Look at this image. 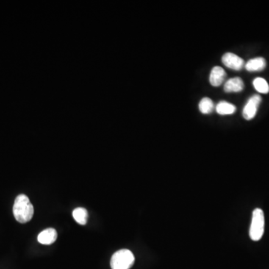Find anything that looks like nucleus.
I'll list each match as a JSON object with an SVG mask.
<instances>
[{
	"label": "nucleus",
	"mask_w": 269,
	"mask_h": 269,
	"mask_svg": "<svg viewBox=\"0 0 269 269\" xmlns=\"http://www.w3.org/2000/svg\"><path fill=\"white\" fill-rule=\"evenodd\" d=\"M14 216L21 223L30 221L34 215V207L29 198L25 195H20L15 199L13 206Z\"/></svg>",
	"instance_id": "1"
},
{
	"label": "nucleus",
	"mask_w": 269,
	"mask_h": 269,
	"mask_svg": "<svg viewBox=\"0 0 269 269\" xmlns=\"http://www.w3.org/2000/svg\"><path fill=\"white\" fill-rule=\"evenodd\" d=\"M133 253L129 250L122 249L112 255L110 265L112 269H129L133 265Z\"/></svg>",
	"instance_id": "2"
},
{
	"label": "nucleus",
	"mask_w": 269,
	"mask_h": 269,
	"mask_svg": "<svg viewBox=\"0 0 269 269\" xmlns=\"http://www.w3.org/2000/svg\"><path fill=\"white\" fill-rule=\"evenodd\" d=\"M265 228V218L263 211L261 209H254L253 212L252 221L250 228V237L253 241L260 240L264 234Z\"/></svg>",
	"instance_id": "3"
},
{
	"label": "nucleus",
	"mask_w": 269,
	"mask_h": 269,
	"mask_svg": "<svg viewBox=\"0 0 269 269\" xmlns=\"http://www.w3.org/2000/svg\"><path fill=\"white\" fill-rule=\"evenodd\" d=\"M261 101H262V98L259 95H255L251 97L244 107L243 112H242L244 118L249 120L254 118Z\"/></svg>",
	"instance_id": "4"
},
{
	"label": "nucleus",
	"mask_w": 269,
	"mask_h": 269,
	"mask_svg": "<svg viewBox=\"0 0 269 269\" xmlns=\"http://www.w3.org/2000/svg\"><path fill=\"white\" fill-rule=\"evenodd\" d=\"M221 60L225 66L234 70H242L245 65L243 59L232 53H225L222 56Z\"/></svg>",
	"instance_id": "5"
},
{
	"label": "nucleus",
	"mask_w": 269,
	"mask_h": 269,
	"mask_svg": "<svg viewBox=\"0 0 269 269\" xmlns=\"http://www.w3.org/2000/svg\"><path fill=\"white\" fill-rule=\"evenodd\" d=\"M226 76V72L222 67H214L209 76V82L214 87H218L223 83Z\"/></svg>",
	"instance_id": "6"
},
{
	"label": "nucleus",
	"mask_w": 269,
	"mask_h": 269,
	"mask_svg": "<svg viewBox=\"0 0 269 269\" xmlns=\"http://www.w3.org/2000/svg\"><path fill=\"white\" fill-rule=\"evenodd\" d=\"M57 237L58 234L56 230L53 228H48L39 234L37 236V241L42 245H51L56 242Z\"/></svg>",
	"instance_id": "7"
},
{
	"label": "nucleus",
	"mask_w": 269,
	"mask_h": 269,
	"mask_svg": "<svg viewBox=\"0 0 269 269\" xmlns=\"http://www.w3.org/2000/svg\"><path fill=\"white\" fill-rule=\"evenodd\" d=\"M245 87L243 81L241 78L235 77L232 79H228L225 84L223 90L227 93L231 92H242Z\"/></svg>",
	"instance_id": "8"
},
{
	"label": "nucleus",
	"mask_w": 269,
	"mask_h": 269,
	"mask_svg": "<svg viewBox=\"0 0 269 269\" xmlns=\"http://www.w3.org/2000/svg\"><path fill=\"white\" fill-rule=\"evenodd\" d=\"M266 66V61L264 58L257 57L251 59L245 64V69L248 71H261Z\"/></svg>",
	"instance_id": "9"
},
{
	"label": "nucleus",
	"mask_w": 269,
	"mask_h": 269,
	"mask_svg": "<svg viewBox=\"0 0 269 269\" xmlns=\"http://www.w3.org/2000/svg\"><path fill=\"white\" fill-rule=\"evenodd\" d=\"M215 109L219 115H232L235 113L236 110V106L234 104H231L226 101H220L217 104Z\"/></svg>",
	"instance_id": "10"
},
{
	"label": "nucleus",
	"mask_w": 269,
	"mask_h": 269,
	"mask_svg": "<svg viewBox=\"0 0 269 269\" xmlns=\"http://www.w3.org/2000/svg\"><path fill=\"white\" fill-rule=\"evenodd\" d=\"M73 217L79 225H84L87 222L88 214L84 208L79 207L73 211Z\"/></svg>",
	"instance_id": "11"
},
{
	"label": "nucleus",
	"mask_w": 269,
	"mask_h": 269,
	"mask_svg": "<svg viewBox=\"0 0 269 269\" xmlns=\"http://www.w3.org/2000/svg\"><path fill=\"white\" fill-rule=\"evenodd\" d=\"M253 86L259 93L268 94L269 92V85L268 82L263 78L258 77L253 80Z\"/></svg>",
	"instance_id": "12"
},
{
	"label": "nucleus",
	"mask_w": 269,
	"mask_h": 269,
	"mask_svg": "<svg viewBox=\"0 0 269 269\" xmlns=\"http://www.w3.org/2000/svg\"><path fill=\"white\" fill-rule=\"evenodd\" d=\"M199 109L203 114L212 113L214 109L213 102L210 98H203L199 103Z\"/></svg>",
	"instance_id": "13"
}]
</instances>
